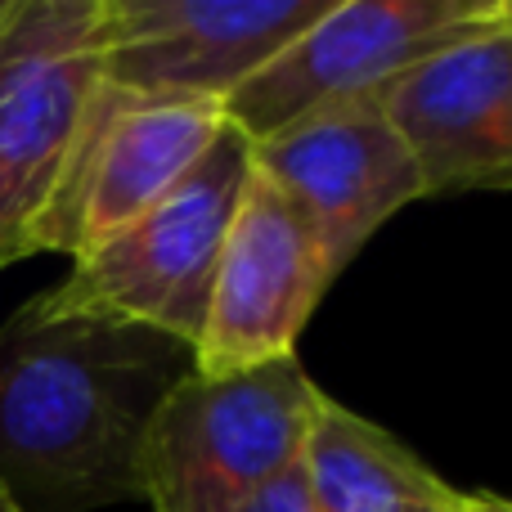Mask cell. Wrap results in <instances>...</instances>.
I'll return each mask as SVG.
<instances>
[{
  "instance_id": "9a60e30c",
  "label": "cell",
  "mask_w": 512,
  "mask_h": 512,
  "mask_svg": "<svg viewBox=\"0 0 512 512\" xmlns=\"http://www.w3.org/2000/svg\"><path fill=\"white\" fill-rule=\"evenodd\" d=\"M5 9H9V0H0V18H5Z\"/></svg>"
},
{
  "instance_id": "8992f818",
  "label": "cell",
  "mask_w": 512,
  "mask_h": 512,
  "mask_svg": "<svg viewBox=\"0 0 512 512\" xmlns=\"http://www.w3.org/2000/svg\"><path fill=\"white\" fill-rule=\"evenodd\" d=\"M225 117L203 99H144L99 86L54 198L32 234V252L81 261L171 194L221 135Z\"/></svg>"
},
{
  "instance_id": "7c38bea8",
  "label": "cell",
  "mask_w": 512,
  "mask_h": 512,
  "mask_svg": "<svg viewBox=\"0 0 512 512\" xmlns=\"http://www.w3.org/2000/svg\"><path fill=\"white\" fill-rule=\"evenodd\" d=\"M239 512H310V499H306V481H301V468H292V472H283L279 481H270V486H265L261 495H252Z\"/></svg>"
},
{
  "instance_id": "52a82bcc",
  "label": "cell",
  "mask_w": 512,
  "mask_h": 512,
  "mask_svg": "<svg viewBox=\"0 0 512 512\" xmlns=\"http://www.w3.org/2000/svg\"><path fill=\"white\" fill-rule=\"evenodd\" d=\"M333 0H99L104 86L221 108Z\"/></svg>"
},
{
  "instance_id": "8fae6325",
  "label": "cell",
  "mask_w": 512,
  "mask_h": 512,
  "mask_svg": "<svg viewBox=\"0 0 512 512\" xmlns=\"http://www.w3.org/2000/svg\"><path fill=\"white\" fill-rule=\"evenodd\" d=\"M297 468L310 512H427L450 490L405 441L333 396H319Z\"/></svg>"
},
{
  "instance_id": "4fadbf2b",
  "label": "cell",
  "mask_w": 512,
  "mask_h": 512,
  "mask_svg": "<svg viewBox=\"0 0 512 512\" xmlns=\"http://www.w3.org/2000/svg\"><path fill=\"white\" fill-rule=\"evenodd\" d=\"M427 512H512L504 495L495 490H445V499H436Z\"/></svg>"
},
{
  "instance_id": "30bf717a",
  "label": "cell",
  "mask_w": 512,
  "mask_h": 512,
  "mask_svg": "<svg viewBox=\"0 0 512 512\" xmlns=\"http://www.w3.org/2000/svg\"><path fill=\"white\" fill-rule=\"evenodd\" d=\"M252 171L306 216L333 274H342L400 207L427 198L378 99L328 108L252 144Z\"/></svg>"
},
{
  "instance_id": "3957f363",
  "label": "cell",
  "mask_w": 512,
  "mask_h": 512,
  "mask_svg": "<svg viewBox=\"0 0 512 512\" xmlns=\"http://www.w3.org/2000/svg\"><path fill=\"white\" fill-rule=\"evenodd\" d=\"M252 176V144L221 126L207 153L140 221L86 252L59 288L32 297L45 315H86L167 333L194 351L225 234Z\"/></svg>"
},
{
  "instance_id": "5b68a950",
  "label": "cell",
  "mask_w": 512,
  "mask_h": 512,
  "mask_svg": "<svg viewBox=\"0 0 512 512\" xmlns=\"http://www.w3.org/2000/svg\"><path fill=\"white\" fill-rule=\"evenodd\" d=\"M99 86V0H9L0 18V270L32 256L36 221Z\"/></svg>"
},
{
  "instance_id": "9c48e42d",
  "label": "cell",
  "mask_w": 512,
  "mask_h": 512,
  "mask_svg": "<svg viewBox=\"0 0 512 512\" xmlns=\"http://www.w3.org/2000/svg\"><path fill=\"white\" fill-rule=\"evenodd\" d=\"M423 194L504 189L512 176V18L432 50L378 90Z\"/></svg>"
},
{
  "instance_id": "ba28073f",
  "label": "cell",
  "mask_w": 512,
  "mask_h": 512,
  "mask_svg": "<svg viewBox=\"0 0 512 512\" xmlns=\"http://www.w3.org/2000/svg\"><path fill=\"white\" fill-rule=\"evenodd\" d=\"M333 279L306 216L252 171L212 274L194 369L239 373L297 355L301 328Z\"/></svg>"
},
{
  "instance_id": "6da1fadb",
  "label": "cell",
  "mask_w": 512,
  "mask_h": 512,
  "mask_svg": "<svg viewBox=\"0 0 512 512\" xmlns=\"http://www.w3.org/2000/svg\"><path fill=\"white\" fill-rule=\"evenodd\" d=\"M189 369L167 333L18 306L0 324V495L18 512L140 499L144 427Z\"/></svg>"
},
{
  "instance_id": "277c9868",
  "label": "cell",
  "mask_w": 512,
  "mask_h": 512,
  "mask_svg": "<svg viewBox=\"0 0 512 512\" xmlns=\"http://www.w3.org/2000/svg\"><path fill=\"white\" fill-rule=\"evenodd\" d=\"M504 18H512L504 0H333L221 99V117L248 144H261L315 113L373 99L432 50Z\"/></svg>"
},
{
  "instance_id": "5bb4252c",
  "label": "cell",
  "mask_w": 512,
  "mask_h": 512,
  "mask_svg": "<svg viewBox=\"0 0 512 512\" xmlns=\"http://www.w3.org/2000/svg\"><path fill=\"white\" fill-rule=\"evenodd\" d=\"M0 512H18V508H14V499H9V495H0Z\"/></svg>"
},
{
  "instance_id": "7a4b0ae2",
  "label": "cell",
  "mask_w": 512,
  "mask_h": 512,
  "mask_svg": "<svg viewBox=\"0 0 512 512\" xmlns=\"http://www.w3.org/2000/svg\"><path fill=\"white\" fill-rule=\"evenodd\" d=\"M324 391L297 355L239 373L189 369L140 445V499L153 512H239L301 463Z\"/></svg>"
}]
</instances>
